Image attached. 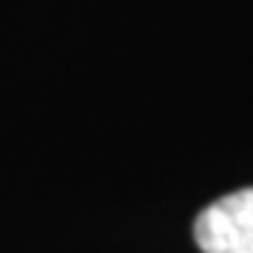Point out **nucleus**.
I'll list each match as a JSON object with an SVG mask.
<instances>
[{
    "label": "nucleus",
    "instance_id": "f257e3e1",
    "mask_svg": "<svg viewBox=\"0 0 253 253\" xmlns=\"http://www.w3.org/2000/svg\"><path fill=\"white\" fill-rule=\"evenodd\" d=\"M194 242L203 253H253V186L203 208L194 219Z\"/></svg>",
    "mask_w": 253,
    "mask_h": 253
}]
</instances>
